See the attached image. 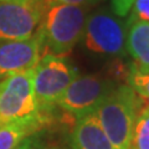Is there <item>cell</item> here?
I'll list each match as a JSON object with an SVG mask.
<instances>
[{
  "label": "cell",
  "mask_w": 149,
  "mask_h": 149,
  "mask_svg": "<svg viewBox=\"0 0 149 149\" xmlns=\"http://www.w3.org/2000/svg\"><path fill=\"white\" fill-rule=\"evenodd\" d=\"M44 55V41L39 27L29 39L0 42V81L34 70Z\"/></svg>",
  "instance_id": "ba28073f"
},
{
  "label": "cell",
  "mask_w": 149,
  "mask_h": 149,
  "mask_svg": "<svg viewBox=\"0 0 149 149\" xmlns=\"http://www.w3.org/2000/svg\"><path fill=\"white\" fill-rule=\"evenodd\" d=\"M30 118L51 120L37 108L34 93V70L0 81V128Z\"/></svg>",
  "instance_id": "277c9868"
},
{
  "label": "cell",
  "mask_w": 149,
  "mask_h": 149,
  "mask_svg": "<svg viewBox=\"0 0 149 149\" xmlns=\"http://www.w3.org/2000/svg\"><path fill=\"white\" fill-rule=\"evenodd\" d=\"M88 9L74 5L49 6L39 29L42 35L45 54L65 57L85 34Z\"/></svg>",
  "instance_id": "7a4b0ae2"
},
{
  "label": "cell",
  "mask_w": 149,
  "mask_h": 149,
  "mask_svg": "<svg viewBox=\"0 0 149 149\" xmlns=\"http://www.w3.org/2000/svg\"><path fill=\"white\" fill-rule=\"evenodd\" d=\"M47 9V0H0V42L31 37Z\"/></svg>",
  "instance_id": "5b68a950"
},
{
  "label": "cell",
  "mask_w": 149,
  "mask_h": 149,
  "mask_svg": "<svg viewBox=\"0 0 149 149\" xmlns=\"http://www.w3.org/2000/svg\"><path fill=\"white\" fill-rule=\"evenodd\" d=\"M98 1L100 0H47V4H49V6L57 5V4H63V5H74V6L88 8Z\"/></svg>",
  "instance_id": "e0dca14e"
},
{
  "label": "cell",
  "mask_w": 149,
  "mask_h": 149,
  "mask_svg": "<svg viewBox=\"0 0 149 149\" xmlns=\"http://www.w3.org/2000/svg\"><path fill=\"white\" fill-rule=\"evenodd\" d=\"M49 124L50 120L45 118H30L0 128V149H15L24 139L40 133Z\"/></svg>",
  "instance_id": "8fae6325"
},
{
  "label": "cell",
  "mask_w": 149,
  "mask_h": 149,
  "mask_svg": "<svg viewBox=\"0 0 149 149\" xmlns=\"http://www.w3.org/2000/svg\"><path fill=\"white\" fill-rule=\"evenodd\" d=\"M51 149H57V148H51Z\"/></svg>",
  "instance_id": "ac0fdd59"
},
{
  "label": "cell",
  "mask_w": 149,
  "mask_h": 149,
  "mask_svg": "<svg viewBox=\"0 0 149 149\" xmlns=\"http://www.w3.org/2000/svg\"><path fill=\"white\" fill-rule=\"evenodd\" d=\"M15 149H46L42 141L39 138V133L24 139Z\"/></svg>",
  "instance_id": "2e32d148"
},
{
  "label": "cell",
  "mask_w": 149,
  "mask_h": 149,
  "mask_svg": "<svg viewBox=\"0 0 149 149\" xmlns=\"http://www.w3.org/2000/svg\"><path fill=\"white\" fill-rule=\"evenodd\" d=\"M129 149H149V106L141 108L137 116Z\"/></svg>",
  "instance_id": "7c38bea8"
},
{
  "label": "cell",
  "mask_w": 149,
  "mask_h": 149,
  "mask_svg": "<svg viewBox=\"0 0 149 149\" xmlns=\"http://www.w3.org/2000/svg\"><path fill=\"white\" fill-rule=\"evenodd\" d=\"M125 50L134 60V68L142 74L149 73V22L133 21L128 25Z\"/></svg>",
  "instance_id": "30bf717a"
},
{
  "label": "cell",
  "mask_w": 149,
  "mask_h": 149,
  "mask_svg": "<svg viewBox=\"0 0 149 149\" xmlns=\"http://www.w3.org/2000/svg\"><path fill=\"white\" fill-rule=\"evenodd\" d=\"M134 3V0H112V6H113V11L117 16L123 17L130 11Z\"/></svg>",
  "instance_id": "9a60e30c"
},
{
  "label": "cell",
  "mask_w": 149,
  "mask_h": 149,
  "mask_svg": "<svg viewBox=\"0 0 149 149\" xmlns=\"http://www.w3.org/2000/svg\"><path fill=\"white\" fill-rule=\"evenodd\" d=\"M142 100L128 85L116 86L93 114L116 149H129Z\"/></svg>",
  "instance_id": "6da1fadb"
},
{
  "label": "cell",
  "mask_w": 149,
  "mask_h": 149,
  "mask_svg": "<svg viewBox=\"0 0 149 149\" xmlns=\"http://www.w3.org/2000/svg\"><path fill=\"white\" fill-rule=\"evenodd\" d=\"M76 77V68L61 56L45 54L40 58L34 68V93L41 113L54 118L52 111L60 97Z\"/></svg>",
  "instance_id": "3957f363"
},
{
  "label": "cell",
  "mask_w": 149,
  "mask_h": 149,
  "mask_svg": "<svg viewBox=\"0 0 149 149\" xmlns=\"http://www.w3.org/2000/svg\"><path fill=\"white\" fill-rule=\"evenodd\" d=\"M130 9H132V14L127 21V26L133 21L149 22V0H134Z\"/></svg>",
  "instance_id": "5bb4252c"
},
{
  "label": "cell",
  "mask_w": 149,
  "mask_h": 149,
  "mask_svg": "<svg viewBox=\"0 0 149 149\" xmlns=\"http://www.w3.org/2000/svg\"><path fill=\"white\" fill-rule=\"evenodd\" d=\"M114 87L113 81L101 76H77L60 97L57 107L77 120L95 113Z\"/></svg>",
  "instance_id": "8992f818"
},
{
  "label": "cell",
  "mask_w": 149,
  "mask_h": 149,
  "mask_svg": "<svg viewBox=\"0 0 149 149\" xmlns=\"http://www.w3.org/2000/svg\"><path fill=\"white\" fill-rule=\"evenodd\" d=\"M70 142L72 149H116L93 113L74 120Z\"/></svg>",
  "instance_id": "9c48e42d"
},
{
  "label": "cell",
  "mask_w": 149,
  "mask_h": 149,
  "mask_svg": "<svg viewBox=\"0 0 149 149\" xmlns=\"http://www.w3.org/2000/svg\"><path fill=\"white\" fill-rule=\"evenodd\" d=\"M127 22L107 10H98L87 17L85 27L86 46L93 52L122 56L125 54Z\"/></svg>",
  "instance_id": "52a82bcc"
},
{
  "label": "cell",
  "mask_w": 149,
  "mask_h": 149,
  "mask_svg": "<svg viewBox=\"0 0 149 149\" xmlns=\"http://www.w3.org/2000/svg\"><path fill=\"white\" fill-rule=\"evenodd\" d=\"M128 86L137 93L139 98L149 102V73L142 74L132 68L128 76Z\"/></svg>",
  "instance_id": "4fadbf2b"
}]
</instances>
